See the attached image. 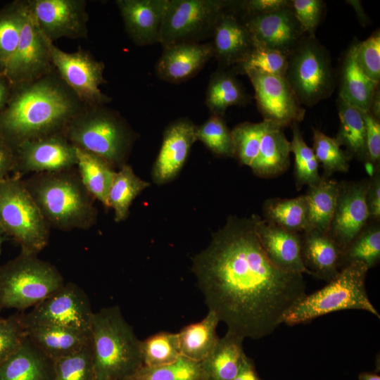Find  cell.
Instances as JSON below:
<instances>
[{
  "label": "cell",
  "mask_w": 380,
  "mask_h": 380,
  "mask_svg": "<svg viewBox=\"0 0 380 380\" xmlns=\"http://www.w3.org/2000/svg\"><path fill=\"white\" fill-rule=\"evenodd\" d=\"M212 38L214 58L222 68H232L241 62L254 46L251 34L229 6L217 23Z\"/></svg>",
  "instance_id": "603a6c76"
},
{
  "label": "cell",
  "mask_w": 380,
  "mask_h": 380,
  "mask_svg": "<svg viewBox=\"0 0 380 380\" xmlns=\"http://www.w3.org/2000/svg\"><path fill=\"white\" fill-rule=\"evenodd\" d=\"M143 366L158 367L175 362L180 356L177 333L160 331L141 341Z\"/></svg>",
  "instance_id": "b9f144b4"
},
{
  "label": "cell",
  "mask_w": 380,
  "mask_h": 380,
  "mask_svg": "<svg viewBox=\"0 0 380 380\" xmlns=\"http://www.w3.org/2000/svg\"><path fill=\"white\" fill-rule=\"evenodd\" d=\"M312 150L323 168V178H329L335 172H347L352 158L343 150L335 138L313 129Z\"/></svg>",
  "instance_id": "60d3db41"
},
{
  "label": "cell",
  "mask_w": 380,
  "mask_h": 380,
  "mask_svg": "<svg viewBox=\"0 0 380 380\" xmlns=\"http://www.w3.org/2000/svg\"><path fill=\"white\" fill-rule=\"evenodd\" d=\"M76 152V166L83 184L94 199L108 207V193L116 171L99 156L78 148Z\"/></svg>",
  "instance_id": "836d02e7"
},
{
  "label": "cell",
  "mask_w": 380,
  "mask_h": 380,
  "mask_svg": "<svg viewBox=\"0 0 380 380\" xmlns=\"http://www.w3.org/2000/svg\"><path fill=\"white\" fill-rule=\"evenodd\" d=\"M226 0H168L159 43L163 48L183 43H201L213 37Z\"/></svg>",
  "instance_id": "30bf717a"
},
{
  "label": "cell",
  "mask_w": 380,
  "mask_h": 380,
  "mask_svg": "<svg viewBox=\"0 0 380 380\" xmlns=\"http://www.w3.org/2000/svg\"><path fill=\"white\" fill-rule=\"evenodd\" d=\"M148 186L149 183L137 176L127 164L115 172L108 196V205L114 210L115 221L127 217L132 201Z\"/></svg>",
  "instance_id": "e575fe53"
},
{
  "label": "cell",
  "mask_w": 380,
  "mask_h": 380,
  "mask_svg": "<svg viewBox=\"0 0 380 380\" xmlns=\"http://www.w3.org/2000/svg\"><path fill=\"white\" fill-rule=\"evenodd\" d=\"M291 6V0L230 1L229 9L239 18L270 13Z\"/></svg>",
  "instance_id": "f907efd6"
},
{
  "label": "cell",
  "mask_w": 380,
  "mask_h": 380,
  "mask_svg": "<svg viewBox=\"0 0 380 380\" xmlns=\"http://www.w3.org/2000/svg\"><path fill=\"white\" fill-rule=\"evenodd\" d=\"M37 255L20 252L0 266V310L34 307L64 285L58 269Z\"/></svg>",
  "instance_id": "52a82bcc"
},
{
  "label": "cell",
  "mask_w": 380,
  "mask_h": 380,
  "mask_svg": "<svg viewBox=\"0 0 380 380\" xmlns=\"http://www.w3.org/2000/svg\"><path fill=\"white\" fill-rule=\"evenodd\" d=\"M291 8L305 34L315 36L324 11L322 0H291Z\"/></svg>",
  "instance_id": "681fc988"
},
{
  "label": "cell",
  "mask_w": 380,
  "mask_h": 380,
  "mask_svg": "<svg viewBox=\"0 0 380 380\" xmlns=\"http://www.w3.org/2000/svg\"><path fill=\"white\" fill-rule=\"evenodd\" d=\"M269 124L270 122L265 120L260 122H244L231 130L234 156L241 164L250 167L253 162Z\"/></svg>",
  "instance_id": "7bdbcfd3"
},
{
  "label": "cell",
  "mask_w": 380,
  "mask_h": 380,
  "mask_svg": "<svg viewBox=\"0 0 380 380\" xmlns=\"http://www.w3.org/2000/svg\"><path fill=\"white\" fill-rule=\"evenodd\" d=\"M245 75L253 85L263 120L283 128L303 121L305 110L285 77L254 69Z\"/></svg>",
  "instance_id": "5bb4252c"
},
{
  "label": "cell",
  "mask_w": 380,
  "mask_h": 380,
  "mask_svg": "<svg viewBox=\"0 0 380 380\" xmlns=\"http://www.w3.org/2000/svg\"><path fill=\"white\" fill-rule=\"evenodd\" d=\"M123 380H204V375L201 362L180 356L168 365L142 366Z\"/></svg>",
  "instance_id": "ab89813d"
},
{
  "label": "cell",
  "mask_w": 380,
  "mask_h": 380,
  "mask_svg": "<svg viewBox=\"0 0 380 380\" xmlns=\"http://www.w3.org/2000/svg\"><path fill=\"white\" fill-rule=\"evenodd\" d=\"M285 79L300 103L308 107L333 94L336 80L331 59L315 36L305 35L288 56Z\"/></svg>",
  "instance_id": "9c48e42d"
},
{
  "label": "cell",
  "mask_w": 380,
  "mask_h": 380,
  "mask_svg": "<svg viewBox=\"0 0 380 380\" xmlns=\"http://www.w3.org/2000/svg\"><path fill=\"white\" fill-rule=\"evenodd\" d=\"M264 219L285 229L302 233L307 229V204L304 195L292 198H271L262 206Z\"/></svg>",
  "instance_id": "d590c367"
},
{
  "label": "cell",
  "mask_w": 380,
  "mask_h": 380,
  "mask_svg": "<svg viewBox=\"0 0 380 380\" xmlns=\"http://www.w3.org/2000/svg\"><path fill=\"white\" fill-rule=\"evenodd\" d=\"M15 165V148L0 137V183L8 177Z\"/></svg>",
  "instance_id": "db71d44e"
},
{
  "label": "cell",
  "mask_w": 380,
  "mask_h": 380,
  "mask_svg": "<svg viewBox=\"0 0 380 380\" xmlns=\"http://www.w3.org/2000/svg\"><path fill=\"white\" fill-rule=\"evenodd\" d=\"M168 0H116L125 29L139 46L159 43Z\"/></svg>",
  "instance_id": "7402d4cb"
},
{
  "label": "cell",
  "mask_w": 380,
  "mask_h": 380,
  "mask_svg": "<svg viewBox=\"0 0 380 380\" xmlns=\"http://www.w3.org/2000/svg\"><path fill=\"white\" fill-rule=\"evenodd\" d=\"M5 235L4 234V233L1 232V230L0 229V255H1V247H2V243L5 239Z\"/></svg>",
  "instance_id": "94428289"
},
{
  "label": "cell",
  "mask_w": 380,
  "mask_h": 380,
  "mask_svg": "<svg viewBox=\"0 0 380 380\" xmlns=\"http://www.w3.org/2000/svg\"><path fill=\"white\" fill-rule=\"evenodd\" d=\"M219 322L216 315L208 310L201 321L184 327L177 333L181 356L195 362L203 361L218 343L216 329Z\"/></svg>",
  "instance_id": "4dcf8cb0"
},
{
  "label": "cell",
  "mask_w": 380,
  "mask_h": 380,
  "mask_svg": "<svg viewBox=\"0 0 380 380\" xmlns=\"http://www.w3.org/2000/svg\"><path fill=\"white\" fill-rule=\"evenodd\" d=\"M240 19L251 34L253 44L277 51L287 57L305 36L291 6Z\"/></svg>",
  "instance_id": "e0dca14e"
},
{
  "label": "cell",
  "mask_w": 380,
  "mask_h": 380,
  "mask_svg": "<svg viewBox=\"0 0 380 380\" xmlns=\"http://www.w3.org/2000/svg\"><path fill=\"white\" fill-rule=\"evenodd\" d=\"M369 220L380 222V167L374 169L366 192Z\"/></svg>",
  "instance_id": "f5cc1de1"
},
{
  "label": "cell",
  "mask_w": 380,
  "mask_h": 380,
  "mask_svg": "<svg viewBox=\"0 0 380 380\" xmlns=\"http://www.w3.org/2000/svg\"><path fill=\"white\" fill-rule=\"evenodd\" d=\"M357 42L346 51L341 64L338 97L361 111H368L379 83L369 78L359 67L355 58Z\"/></svg>",
  "instance_id": "4316f807"
},
{
  "label": "cell",
  "mask_w": 380,
  "mask_h": 380,
  "mask_svg": "<svg viewBox=\"0 0 380 380\" xmlns=\"http://www.w3.org/2000/svg\"><path fill=\"white\" fill-rule=\"evenodd\" d=\"M163 49L155 71L160 80L172 84L194 77L214 58L212 42L177 44Z\"/></svg>",
  "instance_id": "44dd1931"
},
{
  "label": "cell",
  "mask_w": 380,
  "mask_h": 380,
  "mask_svg": "<svg viewBox=\"0 0 380 380\" xmlns=\"http://www.w3.org/2000/svg\"><path fill=\"white\" fill-rule=\"evenodd\" d=\"M24 182L50 227L88 229L96 222L94 198L74 167L34 174Z\"/></svg>",
  "instance_id": "3957f363"
},
{
  "label": "cell",
  "mask_w": 380,
  "mask_h": 380,
  "mask_svg": "<svg viewBox=\"0 0 380 380\" xmlns=\"http://www.w3.org/2000/svg\"><path fill=\"white\" fill-rule=\"evenodd\" d=\"M251 217L261 246L272 263L284 272L307 273L301 255V233L285 229L258 215Z\"/></svg>",
  "instance_id": "ffe728a7"
},
{
  "label": "cell",
  "mask_w": 380,
  "mask_h": 380,
  "mask_svg": "<svg viewBox=\"0 0 380 380\" xmlns=\"http://www.w3.org/2000/svg\"><path fill=\"white\" fill-rule=\"evenodd\" d=\"M240 336L227 331L213 352L201 362L204 380H232L246 354Z\"/></svg>",
  "instance_id": "f1b7e54d"
},
{
  "label": "cell",
  "mask_w": 380,
  "mask_h": 380,
  "mask_svg": "<svg viewBox=\"0 0 380 380\" xmlns=\"http://www.w3.org/2000/svg\"><path fill=\"white\" fill-rule=\"evenodd\" d=\"M232 68H218L210 76L205 105L213 115L224 117L230 106H244L250 100Z\"/></svg>",
  "instance_id": "f546056e"
},
{
  "label": "cell",
  "mask_w": 380,
  "mask_h": 380,
  "mask_svg": "<svg viewBox=\"0 0 380 380\" xmlns=\"http://www.w3.org/2000/svg\"><path fill=\"white\" fill-rule=\"evenodd\" d=\"M3 319V317L0 316V321Z\"/></svg>",
  "instance_id": "6125c7cd"
},
{
  "label": "cell",
  "mask_w": 380,
  "mask_h": 380,
  "mask_svg": "<svg viewBox=\"0 0 380 380\" xmlns=\"http://www.w3.org/2000/svg\"><path fill=\"white\" fill-rule=\"evenodd\" d=\"M53 69L44 37L25 0L18 46L1 73L12 87L37 80Z\"/></svg>",
  "instance_id": "4fadbf2b"
},
{
  "label": "cell",
  "mask_w": 380,
  "mask_h": 380,
  "mask_svg": "<svg viewBox=\"0 0 380 380\" xmlns=\"http://www.w3.org/2000/svg\"><path fill=\"white\" fill-rule=\"evenodd\" d=\"M348 2L354 8L360 23L362 25H366L369 21V19L365 13L361 2L357 0L348 1Z\"/></svg>",
  "instance_id": "680465c9"
},
{
  "label": "cell",
  "mask_w": 380,
  "mask_h": 380,
  "mask_svg": "<svg viewBox=\"0 0 380 380\" xmlns=\"http://www.w3.org/2000/svg\"><path fill=\"white\" fill-rule=\"evenodd\" d=\"M356 61L364 73L376 83L380 81V33L375 31L367 39L357 42Z\"/></svg>",
  "instance_id": "c3c4849f"
},
{
  "label": "cell",
  "mask_w": 380,
  "mask_h": 380,
  "mask_svg": "<svg viewBox=\"0 0 380 380\" xmlns=\"http://www.w3.org/2000/svg\"><path fill=\"white\" fill-rule=\"evenodd\" d=\"M63 135L75 147L101 157L114 168L127 164L137 139L123 117L105 105L85 106Z\"/></svg>",
  "instance_id": "5b68a950"
},
{
  "label": "cell",
  "mask_w": 380,
  "mask_h": 380,
  "mask_svg": "<svg viewBox=\"0 0 380 380\" xmlns=\"http://www.w3.org/2000/svg\"><path fill=\"white\" fill-rule=\"evenodd\" d=\"M376 119L380 120V91L379 85L376 89L369 109L368 110Z\"/></svg>",
  "instance_id": "6f0895ef"
},
{
  "label": "cell",
  "mask_w": 380,
  "mask_h": 380,
  "mask_svg": "<svg viewBox=\"0 0 380 380\" xmlns=\"http://www.w3.org/2000/svg\"><path fill=\"white\" fill-rule=\"evenodd\" d=\"M25 0L14 1L0 10V72L13 55L20 39Z\"/></svg>",
  "instance_id": "74e56055"
},
{
  "label": "cell",
  "mask_w": 380,
  "mask_h": 380,
  "mask_svg": "<svg viewBox=\"0 0 380 380\" xmlns=\"http://www.w3.org/2000/svg\"><path fill=\"white\" fill-rule=\"evenodd\" d=\"M292 139L290 141L291 153L294 156V177L296 186L300 190L304 185L311 186L321 179L319 163L312 148L303 139L298 123L291 125Z\"/></svg>",
  "instance_id": "f35d334b"
},
{
  "label": "cell",
  "mask_w": 380,
  "mask_h": 380,
  "mask_svg": "<svg viewBox=\"0 0 380 380\" xmlns=\"http://www.w3.org/2000/svg\"><path fill=\"white\" fill-rule=\"evenodd\" d=\"M25 313L17 312L0 321V365L12 355L27 337Z\"/></svg>",
  "instance_id": "7dc6e473"
},
{
  "label": "cell",
  "mask_w": 380,
  "mask_h": 380,
  "mask_svg": "<svg viewBox=\"0 0 380 380\" xmlns=\"http://www.w3.org/2000/svg\"><path fill=\"white\" fill-rule=\"evenodd\" d=\"M27 4L40 31L49 41L87 37L86 1L27 0Z\"/></svg>",
  "instance_id": "2e32d148"
},
{
  "label": "cell",
  "mask_w": 380,
  "mask_h": 380,
  "mask_svg": "<svg viewBox=\"0 0 380 380\" xmlns=\"http://www.w3.org/2000/svg\"><path fill=\"white\" fill-rule=\"evenodd\" d=\"M191 270L208 310L243 339L271 334L306 294L303 274L284 272L269 260L252 217H229L195 255Z\"/></svg>",
  "instance_id": "6da1fadb"
},
{
  "label": "cell",
  "mask_w": 380,
  "mask_h": 380,
  "mask_svg": "<svg viewBox=\"0 0 380 380\" xmlns=\"http://www.w3.org/2000/svg\"><path fill=\"white\" fill-rule=\"evenodd\" d=\"M284 128L270 122L260 143L258 153L250 165L253 174L261 178H274L290 166V141Z\"/></svg>",
  "instance_id": "83f0119b"
},
{
  "label": "cell",
  "mask_w": 380,
  "mask_h": 380,
  "mask_svg": "<svg viewBox=\"0 0 380 380\" xmlns=\"http://www.w3.org/2000/svg\"><path fill=\"white\" fill-rule=\"evenodd\" d=\"M27 337L53 361L77 353L91 341V331L43 325L26 326Z\"/></svg>",
  "instance_id": "484cf974"
},
{
  "label": "cell",
  "mask_w": 380,
  "mask_h": 380,
  "mask_svg": "<svg viewBox=\"0 0 380 380\" xmlns=\"http://www.w3.org/2000/svg\"><path fill=\"white\" fill-rule=\"evenodd\" d=\"M91 336L96 380H123L143 366L141 340L118 306L94 312Z\"/></svg>",
  "instance_id": "277c9868"
},
{
  "label": "cell",
  "mask_w": 380,
  "mask_h": 380,
  "mask_svg": "<svg viewBox=\"0 0 380 380\" xmlns=\"http://www.w3.org/2000/svg\"><path fill=\"white\" fill-rule=\"evenodd\" d=\"M44 37L54 69L86 106L106 105L111 101L100 89L106 83L102 61L80 48L74 52L64 51Z\"/></svg>",
  "instance_id": "8fae6325"
},
{
  "label": "cell",
  "mask_w": 380,
  "mask_h": 380,
  "mask_svg": "<svg viewBox=\"0 0 380 380\" xmlns=\"http://www.w3.org/2000/svg\"><path fill=\"white\" fill-rule=\"evenodd\" d=\"M339 191V182L321 177L320 181L308 186L304 194L307 204V229L328 233L334 216Z\"/></svg>",
  "instance_id": "1f68e13d"
},
{
  "label": "cell",
  "mask_w": 380,
  "mask_h": 380,
  "mask_svg": "<svg viewBox=\"0 0 380 380\" xmlns=\"http://www.w3.org/2000/svg\"><path fill=\"white\" fill-rule=\"evenodd\" d=\"M366 129L368 160L374 169L380 167V120L369 111H362Z\"/></svg>",
  "instance_id": "816d5d0a"
},
{
  "label": "cell",
  "mask_w": 380,
  "mask_h": 380,
  "mask_svg": "<svg viewBox=\"0 0 380 380\" xmlns=\"http://www.w3.org/2000/svg\"><path fill=\"white\" fill-rule=\"evenodd\" d=\"M11 86L5 76L0 72V112L6 105L11 95Z\"/></svg>",
  "instance_id": "9f6ffc18"
},
{
  "label": "cell",
  "mask_w": 380,
  "mask_h": 380,
  "mask_svg": "<svg viewBox=\"0 0 380 380\" xmlns=\"http://www.w3.org/2000/svg\"><path fill=\"white\" fill-rule=\"evenodd\" d=\"M196 127L187 118H180L166 127L152 170L153 179L156 184L172 180L180 171L197 140Z\"/></svg>",
  "instance_id": "d6986e66"
},
{
  "label": "cell",
  "mask_w": 380,
  "mask_h": 380,
  "mask_svg": "<svg viewBox=\"0 0 380 380\" xmlns=\"http://www.w3.org/2000/svg\"><path fill=\"white\" fill-rule=\"evenodd\" d=\"M339 127L334 137L352 158L368 163L366 129L362 111L337 98Z\"/></svg>",
  "instance_id": "d6a6232c"
},
{
  "label": "cell",
  "mask_w": 380,
  "mask_h": 380,
  "mask_svg": "<svg viewBox=\"0 0 380 380\" xmlns=\"http://www.w3.org/2000/svg\"><path fill=\"white\" fill-rule=\"evenodd\" d=\"M94 312L87 294L72 282L64 284L25 314L26 326L43 325L91 331Z\"/></svg>",
  "instance_id": "7c38bea8"
},
{
  "label": "cell",
  "mask_w": 380,
  "mask_h": 380,
  "mask_svg": "<svg viewBox=\"0 0 380 380\" xmlns=\"http://www.w3.org/2000/svg\"><path fill=\"white\" fill-rule=\"evenodd\" d=\"M54 361L28 337L0 365V380H53Z\"/></svg>",
  "instance_id": "d4e9b609"
},
{
  "label": "cell",
  "mask_w": 380,
  "mask_h": 380,
  "mask_svg": "<svg viewBox=\"0 0 380 380\" xmlns=\"http://www.w3.org/2000/svg\"><path fill=\"white\" fill-rule=\"evenodd\" d=\"M53 380H96L92 342L77 353L54 360Z\"/></svg>",
  "instance_id": "ee69618b"
},
{
  "label": "cell",
  "mask_w": 380,
  "mask_h": 380,
  "mask_svg": "<svg viewBox=\"0 0 380 380\" xmlns=\"http://www.w3.org/2000/svg\"><path fill=\"white\" fill-rule=\"evenodd\" d=\"M380 222L369 220L359 234L342 251L340 270L353 262H361L369 270L380 260Z\"/></svg>",
  "instance_id": "8d00e7d4"
},
{
  "label": "cell",
  "mask_w": 380,
  "mask_h": 380,
  "mask_svg": "<svg viewBox=\"0 0 380 380\" xmlns=\"http://www.w3.org/2000/svg\"><path fill=\"white\" fill-rule=\"evenodd\" d=\"M342 250L328 234L315 230L301 233V255L307 273L327 283L340 272Z\"/></svg>",
  "instance_id": "cb8c5ba5"
},
{
  "label": "cell",
  "mask_w": 380,
  "mask_h": 380,
  "mask_svg": "<svg viewBox=\"0 0 380 380\" xmlns=\"http://www.w3.org/2000/svg\"><path fill=\"white\" fill-rule=\"evenodd\" d=\"M196 137L213 153L224 157L234 156L231 131L222 117L211 114L205 122L196 126Z\"/></svg>",
  "instance_id": "bcb514c9"
},
{
  "label": "cell",
  "mask_w": 380,
  "mask_h": 380,
  "mask_svg": "<svg viewBox=\"0 0 380 380\" xmlns=\"http://www.w3.org/2000/svg\"><path fill=\"white\" fill-rule=\"evenodd\" d=\"M50 226L17 176L0 183V229L20 247V252L37 255L48 244Z\"/></svg>",
  "instance_id": "ba28073f"
},
{
  "label": "cell",
  "mask_w": 380,
  "mask_h": 380,
  "mask_svg": "<svg viewBox=\"0 0 380 380\" xmlns=\"http://www.w3.org/2000/svg\"><path fill=\"white\" fill-rule=\"evenodd\" d=\"M288 57L283 53L264 46L255 45L239 63L232 69L236 74L245 73L251 69L285 77Z\"/></svg>",
  "instance_id": "f6af8a7d"
},
{
  "label": "cell",
  "mask_w": 380,
  "mask_h": 380,
  "mask_svg": "<svg viewBox=\"0 0 380 380\" xmlns=\"http://www.w3.org/2000/svg\"><path fill=\"white\" fill-rule=\"evenodd\" d=\"M368 270L361 262H353L343 267L325 286L305 294L296 302L285 314L283 323L289 326L306 324L319 317L344 310H361L380 318L367 293L365 281Z\"/></svg>",
  "instance_id": "8992f818"
},
{
  "label": "cell",
  "mask_w": 380,
  "mask_h": 380,
  "mask_svg": "<svg viewBox=\"0 0 380 380\" xmlns=\"http://www.w3.org/2000/svg\"><path fill=\"white\" fill-rule=\"evenodd\" d=\"M53 69L32 82L12 87L0 112V137L13 147L55 134H63L84 108Z\"/></svg>",
  "instance_id": "7a4b0ae2"
},
{
  "label": "cell",
  "mask_w": 380,
  "mask_h": 380,
  "mask_svg": "<svg viewBox=\"0 0 380 380\" xmlns=\"http://www.w3.org/2000/svg\"><path fill=\"white\" fill-rule=\"evenodd\" d=\"M14 176L25 173L58 172L77 165L76 148L63 134H55L25 141L15 148Z\"/></svg>",
  "instance_id": "9a60e30c"
},
{
  "label": "cell",
  "mask_w": 380,
  "mask_h": 380,
  "mask_svg": "<svg viewBox=\"0 0 380 380\" xmlns=\"http://www.w3.org/2000/svg\"><path fill=\"white\" fill-rule=\"evenodd\" d=\"M369 179L341 181L328 234L342 251L359 234L369 220L366 203Z\"/></svg>",
  "instance_id": "ac0fdd59"
},
{
  "label": "cell",
  "mask_w": 380,
  "mask_h": 380,
  "mask_svg": "<svg viewBox=\"0 0 380 380\" xmlns=\"http://www.w3.org/2000/svg\"><path fill=\"white\" fill-rule=\"evenodd\" d=\"M232 380L263 379L258 374L253 360L246 355L237 374Z\"/></svg>",
  "instance_id": "11a10c76"
},
{
  "label": "cell",
  "mask_w": 380,
  "mask_h": 380,
  "mask_svg": "<svg viewBox=\"0 0 380 380\" xmlns=\"http://www.w3.org/2000/svg\"><path fill=\"white\" fill-rule=\"evenodd\" d=\"M359 380H380V376L376 373L363 372L358 376Z\"/></svg>",
  "instance_id": "91938a15"
}]
</instances>
